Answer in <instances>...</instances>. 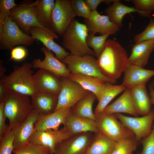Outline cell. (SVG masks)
Segmentation results:
<instances>
[{
    "label": "cell",
    "mask_w": 154,
    "mask_h": 154,
    "mask_svg": "<svg viewBox=\"0 0 154 154\" xmlns=\"http://www.w3.org/2000/svg\"><path fill=\"white\" fill-rule=\"evenodd\" d=\"M97 61L103 73L116 80L130 64L125 49L119 42L111 39L106 41L104 48Z\"/></svg>",
    "instance_id": "obj_1"
},
{
    "label": "cell",
    "mask_w": 154,
    "mask_h": 154,
    "mask_svg": "<svg viewBox=\"0 0 154 154\" xmlns=\"http://www.w3.org/2000/svg\"><path fill=\"white\" fill-rule=\"evenodd\" d=\"M29 96L8 90L3 101L10 128L14 129L25 120L33 110Z\"/></svg>",
    "instance_id": "obj_2"
},
{
    "label": "cell",
    "mask_w": 154,
    "mask_h": 154,
    "mask_svg": "<svg viewBox=\"0 0 154 154\" xmlns=\"http://www.w3.org/2000/svg\"><path fill=\"white\" fill-rule=\"evenodd\" d=\"M88 34L86 25L74 19L62 36V45L72 55L80 56L86 54L95 56L93 50L86 43Z\"/></svg>",
    "instance_id": "obj_3"
},
{
    "label": "cell",
    "mask_w": 154,
    "mask_h": 154,
    "mask_svg": "<svg viewBox=\"0 0 154 154\" xmlns=\"http://www.w3.org/2000/svg\"><path fill=\"white\" fill-rule=\"evenodd\" d=\"M31 63L25 62L20 66H16L8 75L1 78L8 90L13 91L32 97L36 92L33 84V72Z\"/></svg>",
    "instance_id": "obj_4"
},
{
    "label": "cell",
    "mask_w": 154,
    "mask_h": 154,
    "mask_svg": "<svg viewBox=\"0 0 154 154\" xmlns=\"http://www.w3.org/2000/svg\"><path fill=\"white\" fill-rule=\"evenodd\" d=\"M62 62L67 65L71 73L79 74L96 77L106 83L115 84L116 80L110 79L102 72L97 60L93 56L86 54L80 56L70 54Z\"/></svg>",
    "instance_id": "obj_5"
},
{
    "label": "cell",
    "mask_w": 154,
    "mask_h": 154,
    "mask_svg": "<svg viewBox=\"0 0 154 154\" xmlns=\"http://www.w3.org/2000/svg\"><path fill=\"white\" fill-rule=\"evenodd\" d=\"M95 115V121L99 132L117 142L123 139L135 136L133 133L125 126L115 114L102 112Z\"/></svg>",
    "instance_id": "obj_6"
},
{
    "label": "cell",
    "mask_w": 154,
    "mask_h": 154,
    "mask_svg": "<svg viewBox=\"0 0 154 154\" xmlns=\"http://www.w3.org/2000/svg\"><path fill=\"white\" fill-rule=\"evenodd\" d=\"M35 39L24 33L10 17H6L2 33L0 34L1 50H12L16 45L29 46L33 44Z\"/></svg>",
    "instance_id": "obj_7"
},
{
    "label": "cell",
    "mask_w": 154,
    "mask_h": 154,
    "mask_svg": "<svg viewBox=\"0 0 154 154\" xmlns=\"http://www.w3.org/2000/svg\"><path fill=\"white\" fill-rule=\"evenodd\" d=\"M72 135L64 126L57 130H35L30 139L29 143L42 147L50 154H55L57 146Z\"/></svg>",
    "instance_id": "obj_8"
},
{
    "label": "cell",
    "mask_w": 154,
    "mask_h": 154,
    "mask_svg": "<svg viewBox=\"0 0 154 154\" xmlns=\"http://www.w3.org/2000/svg\"><path fill=\"white\" fill-rule=\"evenodd\" d=\"M33 3L26 1L18 5L11 9L9 17L26 34H29L30 29L35 27L52 31L46 29L38 22Z\"/></svg>",
    "instance_id": "obj_9"
},
{
    "label": "cell",
    "mask_w": 154,
    "mask_h": 154,
    "mask_svg": "<svg viewBox=\"0 0 154 154\" xmlns=\"http://www.w3.org/2000/svg\"><path fill=\"white\" fill-rule=\"evenodd\" d=\"M60 78L61 87L58 95L57 104L55 111L62 108H70L90 92L84 89L74 81L68 78Z\"/></svg>",
    "instance_id": "obj_10"
},
{
    "label": "cell",
    "mask_w": 154,
    "mask_h": 154,
    "mask_svg": "<svg viewBox=\"0 0 154 154\" xmlns=\"http://www.w3.org/2000/svg\"><path fill=\"white\" fill-rule=\"evenodd\" d=\"M76 16L70 0H55L52 15L53 31L62 36Z\"/></svg>",
    "instance_id": "obj_11"
},
{
    "label": "cell",
    "mask_w": 154,
    "mask_h": 154,
    "mask_svg": "<svg viewBox=\"0 0 154 154\" xmlns=\"http://www.w3.org/2000/svg\"><path fill=\"white\" fill-rule=\"evenodd\" d=\"M117 119L134 134L138 141L148 136L151 133L154 121V109L142 117H131L120 113L115 114Z\"/></svg>",
    "instance_id": "obj_12"
},
{
    "label": "cell",
    "mask_w": 154,
    "mask_h": 154,
    "mask_svg": "<svg viewBox=\"0 0 154 154\" xmlns=\"http://www.w3.org/2000/svg\"><path fill=\"white\" fill-rule=\"evenodd\" d=\"M95 134L88 132L72 134L57 146L55 154H86Z\"/></svg>",
    "instance_id": "obj_13"
},
{
    "label": "cell",
    "mask_w": 154,
    "mask_h": 154,
    "mask_svg": "<svg viewBox=\"0 0 154 154\" xmlns=\"http://www.w3.org/2000/svg\"><path fill=\"white\" fill-rule=\"evenodd\" d=\"M40 50L45 57L43 60L34 59L31 62L33 68L45 70L60 77L69 78L71 73L64 63L54 56L52 52L45 47H42Z\"/></svg>",
    "instance_id": "obj_14"
},
{
    "label": "cell",
    "mask_w": 154,
    "mask_h": 154,
    "mask_svg": "<svg viewBox=\"0 0 154 154\" xmlns=\"http://www.w3.org/2000/svg\"><path fill=\"white\" fill-rule=\"evenodd\" d=\"M33 81L36 92L58 95L61 88V78L42 69L39 68L33 74Z\"/></svg>",
    "instance_id": "obj_15"
},
{
    "label": "cell",
    "mask_w": 154,
    "mask_h": 154,
    "mask_svg": "<svg viewBox=\"0 0 154 154\" xmlns=\"http://www.w3.org/2000/svg\"><path fill=\"white\" fill-rule=\"evenodd\" d=\"M29 33L33 38L40 41L46 48L54 52L55 57L60 61L62 62L66 56L71 54L54 41V39H58L59 37L54 32L35 27L30 29Z\"/></svg>",
    "instance_id": "obj_16"
},
{
    "label": "cell",
    "mask_w": 154,
    "mask_h": 154,
    "mask_svg": "<svg viewBox=\"0 0 154 154\" xmlns=\"http://www.w3.org/2000/svg\"><path fill=\"white\" fill-rule=\"evenodd\" d=\"M89 34L94 35L97 33L101 35H112L117 32L120 27L115 25L106 15H101L96 10L92 11L90 17L84 19Z\"/></svg>",
    "instance_id": "obj_17"
},
{
    "label": "cell",
    "mask_w": 154,
    "mask_h": 154,
    "mask_svg": "<svg viewBox=\"0 0 154 154\" xmlns=\"http://www.w3.org/2000/svg\"><path fill=\"white\" fill-rule=\"evenodd\" d=\"M39 116V114L33 110L28 117L14 129L13 150L20 149L29 143Z\"/></svg>",
    "instance_id": "obj_18"
},
{
    "label": "cell",
    "mask_w": 154,
    "mask_h": 154,
    "mask_svg": "<svg viewBox=\"0 0 154 154\" xmlns=\"http://www.w3.org/2000/svg\"><path fill=\"white\" fill-rule=\"evenodd\" d=\"M121 84L126 88L146 85L153 76L154 70L145 69L139 66L130 64L124 72Z\"/></svg>",
    "instance_id": "obj_19"
},
{
    "label": "cell",
    "mask_w": 154,
    "mask_h": 154,
    "mask_svg": "<svg viewBox=\"0 0 154 154\" xmlns=\"http://www.w3.org/2000/svg\"><path fill=\"white\" fill-rule=\"evenodd\" d=\"M70 113V108H62L49 114H39L35 125V130H58L61 125H64L67 117Z\"/></svg>",
    "instance_id": "obj_20"
},
{
    "label": "cell",
    "mask_w": 154,
    "mask_h": 154,
    "mask_svg": "<svg viewBox=\"0 0 154 154\" xmlns=\"http://www.w3.org/2000/svg\"><path fill=\"white\" fill-rule=\"evenodd\" d=\"M104 12L112 22L120 27L122 26L123 18L127 14L136 12L141 16L147 17L149 16L152 11H139L135 7H128L123 4L119 0H114L112 5L107 7Z\"/></svg>",
    "instance_id": "obj_21"
},
{
    "label": "cell",
    "mask_w": 154,
    "mask_h": 154,
    "mask_svg": "<svg viewBox=\"0 0 154 154\" xmlns=\"http://www.w3.org/2000/svg\"><path fill=\"white\" fill-rule=\"evenodd\" d=\"M103 112L113 114L125 113L135 117H137L139 115L133 103L130 90L128 88H126L116 100L107 106Z\"/></svg>",
    "instance_id": "obj_22"
},
{
    "label": "cell",
    "mask_w": 154,
    "mask_h": 154,
    "mask_svg": "<svg viewBox=\"0 0 154 154\" xmlns=\"http://www.w3.org/2000/svg\"><path fill=\"white\" fill-rule=\"evenodd\" d=\"M154 50V40H147L135 43L132 46L128 57L130 64L143 68L148 63Z\"/></svg>",
    "instance_id": "obj_23"
},
{
    "label": "cell",
    "mask_w": 154,
    "mask_h": 154,
    "mask_svg": "<svg viewBox=\"0 0 154 154\" xmlns=\"http://www.w3.org/2000/svg\"><path fill=\"white\" fill-rule=\"evenodd\" d=\"M64 126L72 134L99 132L95 121L74 115L71 113L67 117Z\"/></svg>",
    "instance_id": "obj_24"
},
{
    "label": "cell",
    "mask_w": 154,
    "mask_h": 154,
    "mask_svg": "<svg viewBox=\"0 0 154 154\" xmlns=\"http://www.w3.org/2000/svg\"><path fill=\"white\" fill-rule=\"evenodd\" d=\"M58 95L42 92H36L31 97L33 110L39 114L46 115L54 112L57 107Z\"/></svg>",
    "instance_id": "obj_25"
},
{
    "label": "cell",
    "mask_w": 154,
    "mask_h": 154,
    "mask_svg": "<svg viewBox=\"0 0 154 154\" xmlns=\"http://www.w3.org/2000/svg\"><path fill=\"white\" fill-rule=\"evenodd\" d=\"M33 4L39 23L47 29L54 32L52 29V15L55 1L37 0Z\"/></svg>",
    "instance_id": "obj_26"
},
{
    "label": "cell",
    "mask_w": 154,
    "mask_h": 154,
    "mask_svg": "<svg viewBox=\"0 0 154 154\" xmlns=\"http://www.w3.org/2000/svg\"><path fill=\"white\" fill-rule=\"evenodd\" d=\"M130 90L133 103L138 115L142 116L149 113L152 110V104L146 85L134 87Z\"/></svg>",
    "instance_id": "obj_27"
},
{
    "label": "cell",
    "mask_w": 154,
    "mask_h": 154,
    "mask_svg": "<svg viewBox=\"0 0 154 154\" xmlns=\"http://www.w3.org/2000/svg\"><path fill=\"white\" fill-rule=\"evenodd\" d=\"M68 78L78 83L85 89L94 94L98 101L106 83L96 77L79 74L71 73Z\"/></svg>",
    "instance_id": "obj_28"
},
{
    "label": "cell",
    "mask_w": 154,
    "mask_h": 154,
    "mask_svg": "<svg viewBox=\"0 0 154 154\" xmlns=\"http://www.w3.org/2000/svg\"><path fill=\"white\" fill-rule=\"evenodd\" d=\"M116 142L99 132L95 134L86 154H111Z\"/></svg>",
    "instance_id": "obj_29"
},
{
    "label": "cell",
    "mask_w": 154,
    "mask_h": 154,
    "mask_svg": "<svg viewBox=\"0 0 154 154\" xmlns=\"http://www.w3.org/2000/svg\"><path fill=\"white\" fill-rule=\"evenodd\" d=\"M96 99L97 98L95 94L90 92L70 108L71 113L95 121V115L93 111L92 107Z\"/></svg>",
    "instance_id": "obj_30"
},
{
    "label": "cell",
    "mask_w": 154,
    "mask_h": 154,
    "mask_svg": "<svg viewBox=\"0 0 154 154\" xmlns=\"http://www.w3.org/2000/svg\"><path fill=\"white\" fill-rule=\"evenodd\" d=\"M126 88L122 85H115L106 83L105 88L95 110V114L103 112L109 103L116 96L123 92Z\"/></svg>",
    "instance_id": "obj_31"
},
{
    "label": "cell",
    "mask_w": 154,
    "mask_h": 154,
    "mask_svg": "<svg viewBox=\"0 0 154 154\" xmlns=\"http://www.w3.org/2000/svg\"><path fill=\"white\" fill-rule=\"evenodd\" d=\"M138 141L135 136L121 139L116 142L111 154H133Z\"/></svg>",
    "instance_id": "obj_32"
},
{
    "label": "cell",
    "mask_w": 154,
    "mask_h": 154,
    "mask_svg": "<svg viewBox=\"0 0 154 154\" xmlns=\"http://www.w3.org/2000/svg\"><path fill=\"white\" fill-rule=\"evenodd\" d=\"M109 35L96 36L92 34H89L87 37V45L93 49L95 56L98 58L103 52L105 47L106 39Z\"/></svg>",
    "instance_id": "obj_33"
},
{
    "label": "cell",
    "mask_w": 154,
    "mask_h": 154,
    "mask_svg": "<svg viewBox=\"0 0 154 154\" xmlns=\"http://www.w3.org/2000/svg\"><path fill=\"white\" fill-rule=\"evenodd\" d=\"M14 129L10 128L0 138V154H12L14 150Z\"/></svg>",
    "instance_id": "obj_34"
},
{
    "label": "cell",
    "mask_w": 154,
    "mask_h": 154,
    "mask_svg": "<svg viewBox=\"0 0 154 154\" xmlns=\"http://www.w3.org/2000/svg\"><path fill=\"white\" fill-rule=\"evenodd\" d=\"M18 5L14 0H0V34L2 32L6 18L9 16L11 9Z\"/></svg>",
    "instance_id": "obj_35"
},
{
    "label": "cell",
    "mask_w": 154,
    "mask_h": 154,
    "mask_svg": "<svg viewBox=\"0 0 154 154\" xmlns=\"http://www.w3.org/2000/svg\"><path fill=\"white\" fill-rule=\"evenodd\" d=\"M70 0L72 8L76 16L82 17L85 19H88L90 17L92 11L84 0Z\"/></svg>",
    "instance_id": "obj_36"
},
{
    "label": "cell",
    "mask_w": 154,
    "mask_h": 154,
    "mask_svg": "<svg viewBox=\"0 0 154 154\" xmlns=\"http://www.w3.org/2000/svg\"><path fill=\"white\" fill-rule=\"evenodd\" d=\"M135 43L147 40H154V20L151 19L149 25L142 32L134 37Z\"/></svg>",
    "instance_id": "obj_37"
},
{
    "label": "cell",
    "mask_w": 154,
    "mask_h": 154,
    "mask_svg": "<svg viewBox=\"0 0 154 154\" xmlns=\"http://www.w3.org/2000/svg\"><path fill=\"white\" fill-rule=\"evenodd\" d=\"M13 153L14 154H50L44 149L31 143L20 149L13 150Z\"/></svg>",
    "instance_id": "obj_38"
},
{
    "label": "cell",
    "mask_w": 154,
    "mask_h": 154,
    "mask_svg": "<svg viewBox=\"0 0 154 154\" xmlns=\"http://www.w3.org/2000/svg\"><path fill=\"white\" fill-rule=\"evenodd\" d=\"M142 143L143 149L140 154H154V123L151 133L143 139Z\"/></svg>",
    "instance_id": "obj_39"
},
{
    "label": "cell",
    "mask_w": 154,
    "mask_h": 154,
    "mask_svg": "<svg viewBox=\"0 0 154 154\" xmlns=\"http://www.w3.org/2000/svg\"><path fill=\"white\" fill-rule=\"evenodd\" d=\"M135 7L140 11H152L154 10V0H133Z\"/></svg>",
    "instance_id": "obj_40"
},
{
    "label": "cell",
    "mask_w": 154,
    "mask_h": 154,
    "mask_svg": "<svg viewBox=\"0 0 154 154\" xmlns=\"http://www.w3.org/2000/svg\"><path fill=\"white\" fill-rule=\"evenodd\" d=\"M27 52L26 49L22 46H18L13 48L11 50L9 60L20 61L27 56Z\"/></svg>",
    "instance_id": "obj_41"
},
{
    "label": "cell",
    "mask_w": 154,
    "mask_h": 154,
    "mask_svg": "<svg viewBox=\"0 0 154 154\" xmlns=\"http://www.w3.org/2000/svg\"><path fill=\"white\" fill-rule=\"evenodd\" d=\"M6 118L4 112V103L3 102H0V138L10 128L9 126L5 123Z\"/></svg>",
    "instance_id": "obj_42"
},
{
    "label": "cell",
    "mask_w": 154,
    "mask_h": 154,
    "mask_svg": "<svg viewBox=\"0 0 154 154\" xmlns=\"http://www.w3.org/2000/svg\"><path fill=\"white\" fill-rule=\"evenodd\" d=\"M85 2L91 11L96 10L98 6L105 0H85Z\"/></svg>",
    "instance_id": "obj_43"
},
{
    "label": "cell",
    "mask_w": 154,
    "mask_h": 154,
    "mask_svg": "<svg viewBox=\"0 0 154 154\" xmlns=\"http://www.w3.org/2000/svg\"><path fill=\"white\" fill-rule=\"evenodd\" d=\"M8 90L4 82L0 80V102H2L5 98Z\"/></svg>",
    "instance_id": "obj_44"
},
{
    "label": "cell",
    "mask_w": 154,
    "mask_h": 154,
    "mask_svg": "<svg viewBox=\"0 0 154 154\" xmlns=\"http://www.w3.org/2000/svg\"><path fill=\"white\" fill-rule=\"evenodd\" d=\"M149 95L152 104L154 105V80L152 81L149 86Z\"/></svg>",
    "instance_id": "obj_45"
},
{
    "label": "cell",
    "mask_w": 154,
    "mask_h": 154,
    "mask_svg": "<svg viewBox=\"0 0 154 154\" xmlns=\"http://www.w3.org/2000/svg\"><path fill=\"white\" fill-rule=\"evenodd\" d=\"M3 61L1 60L0 61V78H1L4 75V74L6 72V69L3 64Z\"/></svg>",
    "instance_id": "obj_46"
}]
</instances>
